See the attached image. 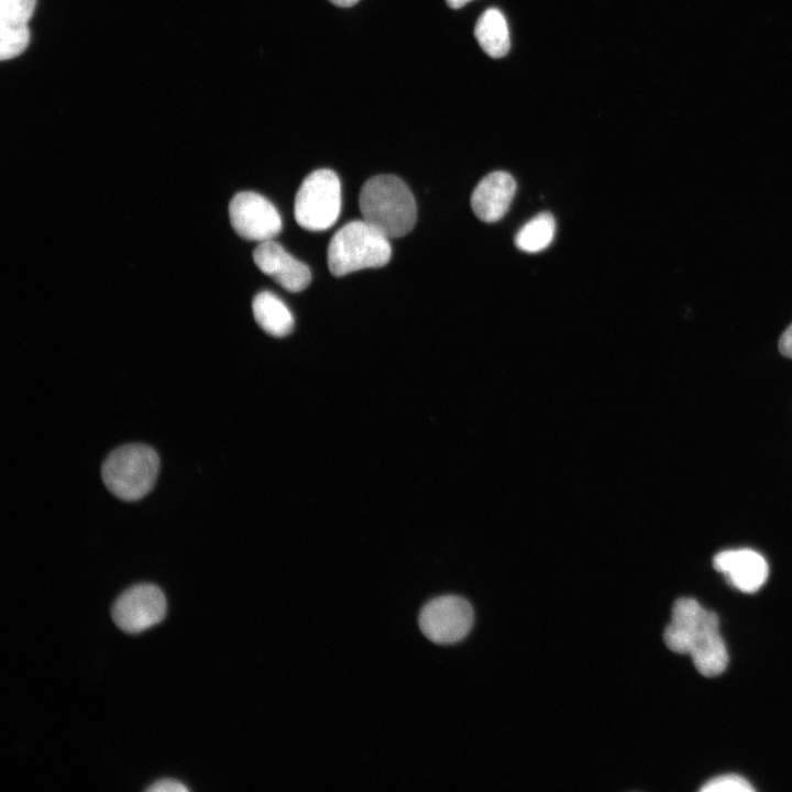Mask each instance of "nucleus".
I'll return each instance as SVG.
<instances>
[{
  "mask_svg": "<svg viewBox=\"0 0 792 792\" xmlns=\"http://www.w3.org/2000/svg\"><path fill=\"white\" fill-rule=\"evenodd\" d=\"M663 640L673 652L690 654L697 671L705 676L721 674L728 664L717 615L694 598L675 601Z\"/></svg>",
  "mask_w": 792,
  "mask_h": 792,
  "instance_id": "1",
  "label": "nucleus"
},
{
  "mask_svg": "<svg viewBox=\"0 0 792 792\" xmlns=\"http://www.w3.org/2000/svg\"><path fill=\"white\" fill-rule=\"evenodd\" d=\"M359 207L363 220L388 239L409 233L417 219L410 189L394 175H377L366 180L360 191Z\"/></svg>",
  "mask_w": 792,
  "mask_h": 792,
  "instance_id": "2",
  "label": "nucleus"
},
{
  "mask_svg": "<svg viewBox=\"0 0 792 792\" xmlns=\"http://www.w3.org/2000/svg\"><path fill=\"white\" fill-rule=\"evenodd\" d=\"M392 255L388 238L365 220H354L340 228L329 242L328 267L340 277L349 273L382 267Z\"/></svg>",
  "mask_w": 792,
  "mask_h": 792,
  "instance_id": "3",
  "label": "nucleus"
},
{
  "mask_svg": "<svg viewBox=\"0 0 792 792\" xmlns=\"http://www.w3.org/2000/svg\"><path fill=\"white\" fill-rule=\"evenodd\" d=\"M160 471V458L146 444H125L113 450L105 460L101 476L106 487L118 498L138 501L154 486Z\"/></svg>",
  "mask_w": 792,
  "mask_h": 792,
  "instance_id": "4",
  "label": "nucleus"
},
{
  "mask_svg": "<svg viewBox=\"0 0 792 792\" xmlns=\"http://www.w3.org/2000/svg\"><path fill=\"white\" fill-rule=\"evenodd\" d=\"M341 210V184L331 169H317L301 183L294 206L296 222L309 231L332 227Z\"/></svg>",
  "mask_w": 792,
  "mask_h": 792,
  "instance_id": "5",
  "label": "nucleus"
},
{
  "mask_svg": "<svg viewBox=\"0 0 792 792\" xmlns=\"http://www.w3.org/2000/svg\"><path fill=\"white\" fill-rule=\"evenodd\" d=\"M474 623L471 604L458 595H443L430 600L418 616L421 632L438 645H452L461 641L470 632Z\"/></svg>",
  "mask_w": 792,
  "mask_h": 792,
  "instance_id": "6",
  "label": "nucleus"
},
{
  "mask_svg": "<svg viewBox=\"0 0 792 792\" xmlns=\"http://www.w3.org/2000/svg\"><path fill=\"white\" fill-rule=\"evenodd\" d=\"M111 615L120 629L130 634L141 632L163 620L166 615V600L156 585L136 584L117 598Z\"/></svg>",
  "mask_w": 792,
  "mask_h": 792,
  "instance_id": "7",
  "label": "nucleus"
},
{
  "mask_svg": "<svg viewBox=\"0 0 792 792\" xmlns=\"http://www.w3.org/2000/svg\"><path fill=\"white\" fill-rule=\"evenodd\" d=\"M234 231L249 241L273 240L282 230V218L275 206L254 191L235 194L229 204Z\"/></svg>",
  "mask_w": 792,
  "mask_h": 792,
  "instance_id": "8",
  "label": "nucleus"
},
{
  "mask_svg": "<svg viewBox=\"0 0 792 792\" xmlns=\"http://www.w3.org/2000/svg\"><path fill=\"white\" fill-rule=\"evenodd\" d=\"M256 266L287 292L304 290L311 280L309 267L273 240L260 242L253 251Z\"/></svg>",
  "mask_w": 792,
  "mask_h": 792,
  "instance_id": "9",
  "label": "nucleus"
},
{
  "mask_svg": "<svg viewBox=\"0 0 792 792\" xmlns=\"http://www.w3.org/2000/svg\"><path fill=\"white\" fill-rule=\"evenodd\" d=\"M713 564L734 587L746 593L758 591L768 576L767 561L750 549L722 551L715 556Z\"/></svg>",
  "mask_w": 792,
  "mask_h": 792,
  "instance_id": "10",
  "label": "nucleus"
},
{
  "mask_svg": "<svg viewBox=\"0 0 792 792\" xmlns=\"http://www.w3.org/2000/svg\"><path fill=\"white\" fill-rule=\"evenodd\" d=\"M514 177L503 170L486 175L475 187L471 206L474 215L484 222H496L508 211L516 193Z\"/></svg>",
  "mask_w": 792,
  "mask_h": 792,
  "instance_id": "11",
  "label": "nucleus"
},
{
  "mask_svg": "<svg viewBox=\"0 0 792 792\" xmlns=\"http://www.w3.org/2000/svg\"><path fill=\"white\" fill-rule=\"evenodd\" d=\"M257 324L273 337H285L294 329V317L288 307L276 295L264 290L252 302Z\"/></svg>",
  "mask_w": 792,
  "mask_h": 792,
  "instance_id": "12",
  "label": "nucleus"
},
{
  "mask_svg": "<svg viewBox=\"0 0 792 792\" xmlns=\"http://www.w3.org/2000/svg\"><path fill=\"white\" fill-rule=\"evenodd\" d=\"M474 35L480 46L491 57H503L509 51L507 21L496 8H490L480 15L474 28Z\"/></svg>",
  "mask_w": 792,
  "mask_h": 792,
  "instance_id": "13",
  "label": "nucleus"
},
{
  "mask_svg": "<svg viewBox=\"0 0 792 792\" xmlns=\"http://www.w3.org/2000/svg\"><path fill=\"white\" fill-rule=\"evenodd\" d=\"M556 234V221L548 211H542L522 227L515 235V245L518 250L527 253H537L548 248Z\"/></svg>",
  "mask_w": 792,
  "mask_h": 792,
  "instance_id": "14",
  "label": "nucleus"
},
{
  "mask_svg": "<svg viewBox=\"0 0 792 792\" xmlns=\"http://www.w3.org/2000/svg\"><path fill=\"white\" fill-rule=\"evenodd\" d=\"M30 31L28 25L0 24V59L7 61L19 56L29 45Z\"/></svg>",
  "mask_w": 792,
  "mask_h": 792,
  "instance_id": "15",
  "label": "nucleus"
},
{
  "mask_svg": "<svg viewBox=\"0 0 792 792\" xmlns=\"http://www.w3.org/2000/svg\"><path fill=\"white\" fill-rule=\"evenodd\" d=\"M36 0H0V24L28 25Z\"/></svg>",
  "mask_w": 792,
  "mask_h": 792,
  "instance_id": "16",
  "label": "nucleus"
},
{
  "mask_svg": "<svg viewBox=\"0 0 792 792\" xmlns=\"http://www.w3.org/2000/svg\"><path fill=\"white\" fill-rule=\"evenodd\" d=\"M751 783L738 774H725L715 777L701 788L703 792H751Z\"/></svg>",
  "mask_w": 792,
  "mask_h": 792,
  "instance_id": "17",
  "label": "nucleus"
},
{
  "mask_svg": "<svg viewBox=\"0 0 792 792\" xmlns=\"http://www.w3.org/2000/svg\"><path fill=\"white\" fill-rule=\"evenodd\" d=\"M146 791L151 792H187L188 789L174 779H162L150 785Z\"/></svg>",
  "mask_w": 792,
  "mask_h": 792,
  "instance_id": "18",
  "label": "nucleus"
},
{
  "mask_svg": "<svg viewBox=\"0 0 792 792\" xmlns=\"http://www.w3.org/2000/svg\"><path fill=\"white\" fill-rule=\"evenodd\" d=\"M780 353L789 359H792V323L782 333L779 340Z\"/></svg>",
  "mask_w": 792,
  "mask_h": 792,
  "instance_id": "19",
  "label": "nucleus"
},
{
  "mask_svg": "<svg viewBox=\"0 0 792 792\" xmlns=\"http://www.w3.org/2000/svg\"><path fill=\"white\" fill-rule=\"evenodd\" d=\"M329 1H331L336 6L348 8V7L354 6L359 0H329Z\"/></svg>",
  "mask_w": 792,
  "mask_h": 792,
  "instance_id": "20",
  "label": "nucleus"
},
{
  "mask_svg": "<svg viewBox=\"0 0 792 792\" xmlns=\"http://www.w3.org/2000/svg\"><path fill=\"white\" fill-rule=\"evenodd\" d=\"M446 1H447V3H448L449 7H451V8H453V9H459V8L463 7V6H465V4H466L468 2H470L471 0H446Z\"/></svg>",
  "mask_w": 792,
  "mask_h": 792,
  "instance_id": "21",
  "label": "nucleus"
}]
</instances>
